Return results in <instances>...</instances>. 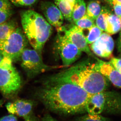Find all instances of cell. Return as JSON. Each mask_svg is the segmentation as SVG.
<instances>
[{"label":"cell","instance_id":"6da1fadb","mask_svg":"<svg viewBox=\"0 0 121 121\" xmlns=\"http://www.w3.org/2000/svg\"><path fill=\"white\" fill-rule=\"evenodd\" d=\"M91 95L70 83L45 79L35 95L52 112L63 115L86 112V106Z\"/></svg>","mask_w":121,"mask_h":121},{"label":"cell","instance_id":"7a4b0ae2","mask_svg":"<svg viewBox=\"0 0 121 121\" xmlns=\"http://www.w3.org/2000/svg\"><path fill=\"white\" fill-rule=\"evenodd\" d=\"M92 64L86 59L45 79L70 83L90 95L105 91L109 86V80L93 68Z\"/></svg>","mask_w":121,"mask_h":121},{"label":"cell","instance_id":"3957f363","mask_svg":"<svg viewBox=\"0 0 121 121\" xmlns=\"http://www.w3.org/2000/svg\"><path fill=\"white\" fill-rule=\"evenodd\" d=\"M21 24L28 42L35 49L42 55L45 43L52 33L51 25L41 15L31 9L20 13Z\"/></svg>","mask_w":121,"mask_h":121},{"label":"cell","instance_id":"277c9868","mask_svg":"<svg viewBox=\"0 0 121 121\" xmlns=\"http://www.w3.org/2000/svg\"><path fill=\"white\" fill-rule=\"evenodd\" d=\"M86 110L91 115L103 112L121 114V95L115 91H106L91 95L87 103Z\"/></svg>","mask_w":121,"mask_h":121},{"label":"cell","instance_id":"5b68a950","mask_svg":"<svg viewBox=\"0 0 121 121\" xmlns=\"http://www.w3.org/2000/svg\"><path fill=\"white\" fill-rule=\"evenodd\" d=\"M19 74L10 59L4 57L0 63V91L5 97L16 95L22 86Z\"/></svg>","mask_w":121,"mask_h":121},{"label":"cell","instance_id":"8992f818","mask_svg":"<svg viewBox=\"0 0 121 121\" xmlns=\"http://www.w3.org/2000/svg\"><path fill=\"white\" fill-rule=\"evenodd\" d=\"M20 60L21 67L29 79H33L40 74L48 71L67 67L64 65H46L43 60L41 55L34 49L25 48L21 54Z\"/></svg>","mask_w":121,"mask_h":121},{"label":"cell","instance_id":"52a82bcc","mask_svg":"<svg viewBox=\"0 0 121 121\" xmlns=\"http://www.w3.org/2000/svg\"><path fill=\"white\" fill-rule=\"evenodd\" d=\"M28 42L23 30L18 27L8 39L0 43V50L4 57L13 62H16L20 60Z\"/></svg>","mask_w":121,"mask_h":121},{"label":"cell","instance_id":"ba28073f","mask_svg":"<svg viewBox=\"0 0 121 121\" xmlns=\"http://www.w3.org/2000/svg\"><path fill=\"white\" fill-rule=\"evenodd\" d=\"M61 32H58L54 48L59 55L63 65L68 67L80 58L82 52Z\"/></svg>","mask_w":121,"mask_h":121},{"label":"cell","instance_id":"9c48e42d","mask_svg":"<svg viewBox=\"0 0 121 121\" xmlns=\"http://www.w3.org/2000/svg\"><path fill=\"white\" fill-rule=\"evenodd\" d=\"M60 32H63L67 38L76 45L82 52L86 53L89 56L96 58L92 54L87 43L83 29L76 25L68 29L63 27L62 30Z\"/></svg>","mask_w":121,"mask_h":121},{"label":"cell","instance_id":"30bf717a","mask_svg":"<svg viewBox=\"0 0 121 121\" xmlns=\"http://www.w3.org/2000/svg\"><path fill=\"white\" fill-rule=\"evenodd\" d=\"M114 47L113 40L107 33H103L90 45L91 49L96 55L104 58H109L112 56Z\"/></svg>","mask_w":121,"mask_h":121},{"label":"cell","instance_id":"8fae6325","mask_svg":"<svg viewBox=\"0 0 121 121\" xmlns=\"http://www.w3.org/2000/svg\"><path fill=\"white\" fill-rule=\"evenodd\" d=\"M41 8L49 23L55 27L58 32H61L63 27L64 19L56 5L50 1H44L41 2Z\"/></svg>","mask_w":121,"mask_h":121},{"label":"cell","instance_id":"7c38bea8","mask_svg":"<svg viewBox=\"0 0 121 121\" xmlns=\"http://www.w3.org/2000/svg\"><path fill=\"white\" fill-rule=\"evenodd\" d=\"M97 62L92 64L93 68L100 72L117 87L121 89V74L110 62H106L97 58Z\"/></svg>","mask_w":121,"mask_h":121},{"label":"cell","instance_id":"4fadbf2b","mask_svg":"<svg viewBox=\"0 0 121 121\" xmlns=\"http://www.w3.org/2000/svg\"><path fill=\"white\" fill-rule=\"evenodd\" d=\"M35 102L26 99H18L8 103L6 105L7 110L11 114L24 118L31 114Z\"/></svg>","mask_w":121,"mask_h":121},{"label":"cell","instance_id":"5bb4252c","mask_svg":"<svg viewBox=\"0 0 121 121\" xmlns=\"http://www.w3.org/2000/svg\"><path fill=\"white\" fill-rule=\"evenodd\" d=\"M17 27V22L13 19L0 24V43L8 39Z\"/></svg>","mask_w":121,"mask_h":121},{"label":"cell","instance_id":"9a60e30c","mask_svg":"<svg viewBox=\"0 0 121 121\" xmlns=\"http://www.w3.org/2000/svg\"><path fill=\"white\" fill-rule=\"evenodd\" d=\"M106 31L109 35L115 34L121 30V21L120 17L113 14L109 13L107 19Z\"/></svg>","mask_w":121,"mask_h":121},{"label":"cell","instance_id":"2e32d148","mask_svg":"<svg viewBox=\"0 0 121 121\" xmlns=\"http://www.w3.org/2000/svg\"><path fill=\"white\" fill-rule=\"evenodd\" d=\"M55 4L60 9L64 17L69 21L72 20V13L74 6L65 0H55Z\"/></svg>","mask_w":121,"mask_h":121},{"label":"cell","instance_id":"e0dca14e","mask_svg":"<svg viewBox=\"0 0 121 121\" xmlns=\"http://www.w3.org/2000/svg\"><path fill=\"white\" fill-rule=\"evenodd\" d=\"M86 3L83 0H76L72 13V20L74 22L80 19L86 13Z\"/></svg>","mask_w":121,"mask_h":121},{"label":"cell","instance_id":"ac0fdd59","mask_svg":"<svg viewBox=\"0 0 121 121\" xmlns=\"http://www.w3.org/2000/svg\"><path fill=\"white\" fill-rule=\"evenodd\" d=\"M101 11L100 2L98 0L89 2L87 7L86 14L93 20H96Z\"/></svg>","mask_w":121,"mask_h":121},{"label":"cell","instance_id":"d6986e66","mask_svg":"<svg viewBox=\"0 0 121 121\" xmlns=\"http://www.w3.org/2000/svg\"><path fill=\"white\" fill-rule=\"evenodd\" d=\"M89 33L86 36L87 43L89 44H91L96 41L101 35L103 31L95 25L90 28L88 29Z\"/></svg>","mask_w":121,"mask_h":121},{"label":"cell","instance_id":"ffe728a7","mask_svg":"<svg viewBox=\"0 0 121 121\" xmlns=\"http://www.w3.org/2000/svg\"><path fill=\"white\" fill-rule=\"evenodd\" d=\"M109 13L107 9L103 8L96 19V26L102 31L106 32L107 26V19Z\"/></svg>","mask_w":121,"mask_h":121},{"label":"cell","instance_id":"44dd1931","mask_svg":"<svg viewBox=\"0 0 121 121\" xmlns=\"http://www.w3.org/2000/svg\"><path fill=\"white\" fill-rule=\"evenodd\" d=\"M94 20L90 17L86 13L84 16L76 21V25L82 29H89L94 25Z\"/></svg>","mask_w":121,"mask_h":121},{"label":"cell","instance_id":"7402d4cb","mask_svg":"<svg viewBox=\"0 0 121 121\" xmlns=\"http://www.w3.org/2000/svg\"><path fill=\"white\" fill-rule=\"evenodd\" d=\"M75 121H111L107 118L98 115L88 114L79 117Z\"/></svg>","mask_w":121,"mask_h":121},{"label":"cell","instance_id":"603a6c76","mask_svg":"<svg viewBox=\"0 0 121 121\" xmlns=\"http://www.w3.org/2000/svg\"><path fill=\"white\" fill-rule=\"evenodd\" d=\"M13 4L18 7H29L37 2L39 0H9Z\"/></svg>","mask_w":121,"mask_h":121},{"label":"cell","instance_id":"cb8c5ba5","mask_svg":"<svg viewBox=\"0 0 121 121\" xmlns=\"http://www.w3.org/2000/svg\"><path fill=\"white\" fill-rule=\"evenodd\" d=\"M12 9L5 11H0V24L4 23L9 19L13 15Z\"/></svg>","mask_w":121,"mask_h":121},{"label":"cell","instance_id":"d4e9b609","mask_svg":"<svg viewBox=\"0 0 121 121\" xmlns=\"http://www.w3.org/2000/svg\"><path fill=\"white\" fill-rule=\"evenodd\" d=\"M108 2L112 6L115 13L117 16L121 17V3L114 0H112Z\"/></svg>","mask_w":121,"mask_h":121},{"label":"cell","instance_id":"484cf974","mask_svg":"<svg viewBox=\"0 0 121 121\" xmlns=\"http://www.w3.org/2000/svg\"><path fill=\"white\" fill-rule=\"evenodd\" d=\"M12 4L9 0H0V11L12 9Z\"/></svg>","mask_w":121,"mask_h":121},{"label":"cell","instance_id":"4316f807","mask_svg":"<svg viewBox=\"0 0 121 121\" xmlns=\"http://www.w3.org/2000/svg\"><path fill=\"white\" fill-rule=\"evenodd\" d=\"M110 62L115 68L121 74V58L113 57L111 59Z\"/></svg>","mask_w":121,"mask_h":121},{"label":"cell","instance_id":"83f0119b","mask_svg":"<svg viewBox=\"0 0 121 121\" xmlns=\"http://www.w3.org/2000/svg\"><path fill=\"white\" fill-rule=\"evenodd\" d=\"M0 121H17V119L14 115L11 114L1 118Z\"/></svg>","mask_w":121,"mask_h":121},{"label":"cell","instance_id":"f1b7e54d","mask_svg":"<svg viewBox=\"0 0 121 121\" xmlns=\"http://www.w3.org/2000/svg\"><path fill=\"white\" fill-rule=\"evenodd\" d=\"M25 121H39L37 118L31 114L24 118Z\"/></svg>","mask_w":121,"mask_h":121},{"label":"cell","instance_id":"f546056e","mask_svg":"<svg viewBox=\"0 0 121 121\" xmlns=\"http://www.w3.org/2000/svg\"><path fill=\"white\" fill-rule=\"evenodd\" d=\"M42 121H57L50 114H47L44 116Z\"/></svg>","mask_w":121,"mask_h":121},{"label":"cell","instance_id":"4dcf8cb0","mask_svg":"<svg viewBox=\"0 0 121 121\" xmlns=\"http://www.w3.org/2000/svg\"><path fill=\"white\" fill-rule=\"evenodd\" d=\"M117 46L118 51L119 52H120L121 50V32L119 35Z\"/></svg>","mask_w":121,"mask_h":121},{"label":"cell","instance_id":"1f68e13d","mask_svg":"<svg viewBox=\"0 0 121 121\" xmlns=\"http://www.w3.org/2000/svg\"><path fill=\"white\" fill-rule=\"evenodd\" d=\"M65 0L67 1V2L70 3V4H71L72 5L74 6L76 0Z\"/></svg>","mask_w":121,"mask_h":121},{"label":"cell","instance_id":"d6a6232c","mask_svg":"<svg viewBox=\"0 0 121 121\" xmlns=\"http://www.w3.org/2000/svg\"><path fill=\"white\" fill-rule=\"evenodd\" d=\"M4 56H3V54H2V52L0 50V63L1 61H2V60L3 59Z\"/></svg>","mask_w":121,"mask_h":121},{"label":"cell","instance_id":"836d02e7","mask_svg":"<svg viewBox=\"0 0 121 121\" xmlns=\"http://www.w3.org/2000/svg\"><path fill=\"white\" fill-rule=\"evenodd\" d=\"M4 101L2 99H0V107L2 105V104L4 103Z\"/></svg>","mask_w":121,"mask_h":121},{"label":"cell","instance_id":"e575fe53","mask_svg":"<svg viewBox=\"0 0 121 121\" xmlns=\"http://www.w3.org/2000/svg\"><path fill=\"white\" fill-rule=\"evenodd\" d=\"M107 1L109 2V1H110L112 0H107ZM114 0L116 1H117L121 3V0Z\"/></svg>","mask_w":121,"mask_h":121},{"label":"cell","instance_id":"d590c367","mask_svg":"<svg viewBox=\"0 0 121 121\" xmlns=\"http://www.w3.org/2000/svg\"></svg>","mask_w":121,"mask_h":121},{"label":"cell","instance_id":"8d00e7d4","mask_svg":"<svg viewBox=\"0 0 121 121\" xmlns=\"http://www.w3.org/2000/svg\"><path fill=\"white\" fill-rule=\"evenodd\" d=\"M120 19H121V17H120Z\"/></svg>","mask_w":121,"mask_h":121}]
</instances>
